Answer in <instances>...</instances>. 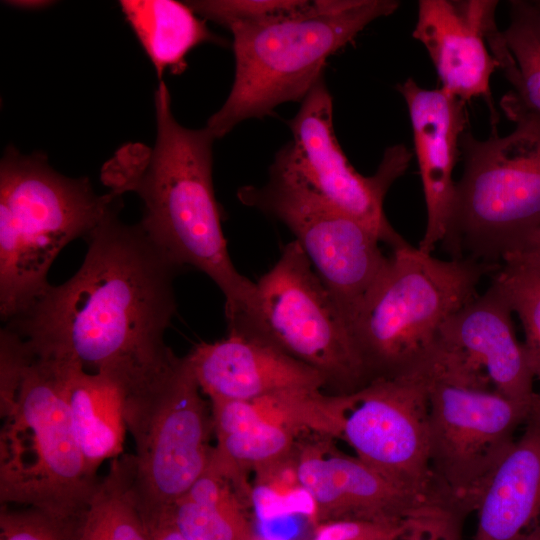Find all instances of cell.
Masks as SVG:
<instances>
[{"mask_svg": "<svg viewBox=\"0 0 540 540\" xmlns=\"http://www.w3.org/2000/svg\"><path fill=\"white\" fill-rule=\"evenodd\" d=\"M119 3L160 81L166 70L181 74L187 67L186 55L196 46L224 43L187 3L174 0H122Z\"/></svg>", "mask_w": 540, "mask_h": 540, "instance_id": "cell-21", "label": "cell"}, {"mask_svg": "<svg viewBox=\"0 0 540 540\" xmlns=\"http://www.w3.org/2000/svg\"><path fill=\"white\" fill-rule=\"evenodd\" d=\"M436 352L407 373L373 379L346 395L339 439L423 503L446 507L430 466L429 389L438 372Z\"/></svg>", "mask_w": 540, "mask_h": 540, "instance_id": "cell-12", "label": "cell"}, {"mask_svg": "<svg viewBox=\"0 0 540 540\" xmlns=\"http://www.w3.org/2000/svg\"><path fill=\"white\" fill-rule=\"evenodd\" d=\"M249 505L231 481L208 467L166 514L188 540H260Z\"/></svg>", "mask_w": 540, "mask_h": 540, "instance_id": "cell-22", "label": "cell"}, {"mask_svg": "<svg viewBox=\"0 0 540 540\" xmlns=\"http://www.w3.org/2000/svg\"><path fill=\"white\" fill-rule=\"evenodd\" d=\"M503 264H520L540 269V225L503 260Z\"/></svg>", "mask_w": 540, "mask_h": 540, "instance_id": "cell-31", "label": "cell"}, {"mask_svg": "<svg viewBox=\"0 0 540 540\" xmlns=\"http://www.w3.org/2000/svg\"><path fill=\"white\" fill-rule=\"evenodd\" d=\"M239 321L316 370L328 394H352L372 381L340 308L295 240L255 282L252 312Z\"/></svg>", "mask_w": 540, "mask_h": 540, "instance_id": "cell-9", "label": "cell"}, {"mask_svg": "<svg viewBox=\"0 0 540 540\" xmlns=\"http://www.w3.org/2000/svg\"><path fill=\"white\" fill-rule=\"evenodd\" d=\"M334 440L313 433L297 441L299 479L316 525L341 519L405 522L435 506L343 453Z\"/></svg>", "mask_w": 540, "mask_h": 540, "instance_id": "cell-14", "label": "cell"}, {"mask_svg": "<svg viewBox=\"0 0 540 540\" xmlns=\"http://www.w3.org/2000/svg\"><path fill=\"white\" fill-rule=\"evenodd\" d=\"M253 473L251 502L260 517L286 514L290 512L289 501L306 494L298 474L297 444L290 453L256 468Z\"/></svg>", "mask_w": 540, "mask_h": 540, "instance_id": "cell-26", "label": "cell"}, {"mask_svg": "<svg viewBox=\"0 0 540 540\" xmlns=\"http://www.w3.org/2000/svg\"><path fill=\"white\" fill-rule=\"evenodd\" d=\"M497 1L420 0L413 37L426 48L441 82V89L464 102L483 98L492 124L494 108L490 78L499 62L486 46L488 29L495 24Z\"/></svg>", "mask_w": 540, "mask_h": 540, "instance_id": "cell-17", "label": "cell"}, {"mask_svg": "<svg viewBox=\"0 0 540 540\" xmlns=\"http://www.w3.org/2000/svg\"><path fill=\"white\" fill-rule=\"evenodd\" d=\"M395 0H317L293 14L258 24H235L234 81L208 120L222 138L244 120L262 118L286 102L303 101L324 77L327 59L372 21L392 14Z\"/></svg>", "mask_w": 540, "mask_h": 540, "instance_id": "cell-3", "label": "cell"}, {"mask_svg": "<svg viewBox=\"0 0 540 540\" xmlns=\"http://www.w3.org/2000/svg\"><path fill=\"white\" fill-rule=\"evenodd\" d=\"M512 310L498 287L489 288L452 314L438 340L468 378L518 402L536 403L534 375L516 338Z\"/></svg>", "mask_w": 540, "mask_h": 540, "instance_id": "cell-15", "label": "cell"}, {"mask_svg": "<svg viewBox=\"0 0 540 540\" xmlns=\"http://www.w3.org/2000/svg\"><path fill=\"white\" fill-rule=\"evenodd\" d=\"M397 89L409 111L427 210L418 248L431 254L443 241L451 216L456 185L452 173L467 124L466 102L441 88H422L412 78L398 84Z\"/></svg>", "mask_w": 540, "mask_h": 540, "instance_id": "cell-18", "label": "cell"}, {"mask_svg": "<svg viewBox=\"0 0 540 540\" xmlns=\"http://www.w3.org/2000/svg\"><path fill=\"white\" fill-rule=\"evenodd\" d=\"M5 3L24 10H41L50 6L53 2L43 0H18L6 1Z\"/></svg>", "mask_w": 540, "mask_h": 540, "instance_id": "cell-33", "label": "cell"}, {"mask_svg": "<svg viewBox=\"0 0 540 540\" xmlns=\"http://www.w3.org/2000/svg\"><path fill=\"white\" fill-rule=\"evenodd\" d=\"M185 357L209 400H253L290 390L325 392L316 370L280 350L246 321L227 325L225 338L196 344Z\"/></svg>", "mask_w": 540, "mask_h": 540, "instance_id": "cell-16", "label": "cell"}, {"mask_svg": "<svg viewBox=\"0 0 540 540\" xmlns=\"http://www.w3.org/2000/svg\"><path fill=\"white\" fill-rule=\"evenodd\" d=\"M471 540H521L540 520V405L484 485Z\"/></svg>", "mask_w": 540, "mask_h": 540, "instance_id": "cell-19", "label": "cell"}, {"mask_svg": "<svg viewBox=\"0 0 540 540\" xmlns=\"http://www.w3.org/2000/svg\"><path fill=\"white\" fill-rule=\"evenodd\" d=\"M237 196L292 232L351 329L389 261L377 234L332 208L275 163L266 184L242 187Z\"/></svg>", "mask_w": 540, "mask_h": 540, "instance_id": "cell-11", "label": "cell"}, {"mask_svg": "<svg viewBox=\"0 0 540 540\" xmlns=\"http://www.w3.org/2000/svg\"><path fill=\"white\" fill-rule=\"evenodd\" d=\"M464 516L434 506L413 517L402 540H462Z\"/></svg>", "mask_w": 540, "mask_h": 540, "instance_id": "cell-30", "label": "cell"}, {"mask_svg": "<svg viewBox=\"0 0 540 540\" xmlns=\"http://www.w3.org/2000/svg\"><path fill=\"white\" fill-rule=\"evenodd\" d=\"M540 404L438 371L429 389L430 466L447 508L474 512L487 480L513 445L516 429Z\"/></svg>", "mask_w": 540, "mask_h": 540, "instance_id": "cell-10", "label": "cell"}, {"mask_svg": "<svg viewBox=\"0 0 540 540\" xmlns=\"http://www.w3.org/2000/svg\"><path fill=\"white\" fill-rule=\"evenodd\" d=\"M156 142L149 149L133 192L144 204L140 226L180 267L206 274L225 297L227 323L248 317L255 282L230 258L213 186L210 130H193L175 119L165 82L155 91Z\"/></svg>", "mask_w": 540, "mask_h": 540, "instance_id": "cell-2", "label": "cell"}, {"mask_svg": "<svg viewBox=\"0 0 540 540\" xmlns=\"http://www.w3.org/2000/svg\"><path fill=\"white\" fill-rule=\"evenodd\" d=\"M26 347L18 385L0 402V502L83 515L100 479L74 432L67 402L70 361Z\"/></svg>", "mask_w": 540, "mask_h": 540, "instance_id": "cell-4", "label": "cell"}, {"mask_svg": "<svg viewBox=\"0 0 540 540\" xmlns=\"http://www.w3.org/2000/svg\"><path fill=\"white\" fill-rule=\"evenodd\" d=\"M411 519L405 522L362 519L322 522L316 525L312 540H402Z\"/></svg>", "mask_w": 540, "mask_h": 540, "instance_id": "cell-29", "label": "cell"}, {"mask_svg": "<svg viewBox=\"0 0 540 540\" xmlns=\"http://www.w3.org/2000/svg\"><path fill=\"white\" fill-rule=\"evenodd\" d=\"M67 402L76 439L89 469L122 455L125 432L122 380L90 373L70 361Z\"/></svg>", "mask_w": 540, "mask_h": 540, "instance_id": "cell-20", "label": "cell"}, {"mask_svg": "<svg viewBox=\"0 0 540 540\" xmlns=\"http://www.w3.org/2000/svg\"><path fill=\"white\" fill-rule=\"evenodd\" d=\"M84 515H62L36 507H0V540H81Z\"/></svg>", "mask_w": 540, "mask_h": 540, "instance_id": "cell-27", "label": "cell"}, {"mask_svg": "<svg viewBox=\"0 0 540 540\" xmlns=\"http://www.w3.org/2000/svg\"><path fill=\"white\" fill-rule=\"evenodd\" d=\"M510 21L502 32L517 73L510 81L513 97L540 113V2L513 0Z\"/></svg>", "mask_w": 540, "mask_h": 540, "instance_id": "cell-24", "label": "cell"}, {"mask_svg": "<svg viewBox=\"0 0 540 540\" xmlns=\"http://www.w3.org/2000/svg\"><path fill=\"white\" fill-rule=\"evenodd\" d=\"M120 200L88 178L55 171L47 157L8 147L0 164V313L5 322L48 287L49 269L74 239L87 237Z\"/></svg>", "mask_w": 540, "mask_h": 540, "instance_id": "cell-5", "label": "cell"}, {"mask_svg": "<svg viewBox=\"0 0 540 540\" xmlns=\"http://www.w3.org/2000/svg\"><path fill=\"white\" fill-rule=\"evenodd\" d=\"M540 2V1H539Z\"/></svg>", "mask_w": 540, "mask_h": 540, "instance_id": "cell-36", "label": "cell"}, {"mask_svg": "<svg viewBox=\"0 0 540 540\" xmlns=\"http://www.w3.org/2000/svg\"><path fill=\"white\" fill-rule=\"evenodd\" d=\"M122 385L124 421L135 444V489L146 520L167 513L207 470L211 409L186 357L172 349Z\"/></svg>", "mask_w": 540, "mask_h": 540, "instance_id": "cell-8", "label": "cell"}, {"mask_svg": "<svg viewBox=\"0 0 540 540\" xmlns=\"http://www.w3.org/2000/svg\"><path fill=\"white\" fill-rule=\"evenodd\" d=\"M303 0H202L187 5L201 18L226 28L235 24H258L304 9Z\"/></svg>", "mask_w": 540, "mask_h": 540, "instance_id": "cell-28", "label": "cell"}, {"mask_svg": "<svg viewBox=\"0 0 540 540\" xmlns=\"http://www.w3.org/2000/svg\"><path fill=\"white\" fill-rule=\"evenodd\" d=\"M501 105L511 133L479 140L465 131L459 141L463 173L442 241L454 259L497 264L540 225V113L511 93Z\"/></svg>", "mask_w": 540, "mask_h": 540, "instance_id": "cell-6", "label": "cell"}, {"mask_svg": "<svg viewBox=\"0 0 540 540\" xmlns=\"http://www.w3.org/2000/svg\"><path fill=\"white\" fill-rule=\"evenodd\" d=\"M144 521L149 540H188L167 514Z\"/></svg>", "mask_w": 540, "mask_h": 540, "instance_id": "cell-32", "label": "cell"}, {"mask_svg": "<svg viewBox=\"0 0 540 540\" xmlns=\"http://www.w3.org/2000/svg\"><path fill=\"white\" fill-rule=\"evenodd\" d=\"M492 282L522 323L523 348L534 378L540 382V269L503 264Z\"/></svg>", "mask_w": 540, "mask_h": 540, "instance_id": "cell-25", "label": "cell"}, {"mask_svg": "<svg viewBox=\"0 0 540 540\" xmlns=\"http://www.w3.org/2000/svg\"><path fill=\"white\" fill-rule=\"evenodd\" d=\"M81 540H149L135 489L133 454L111 460L84 515Z\"/></svg>", "mask_w": 540, "mask_h": 540, "instance_id": "cell-23", "label": "cell"}, {"mask_svg": "<svg viewBox=\"0 0 540 540\" xmlns=\"http://www.w3.org/2000/svg\"><path fill=\"white\" fill-rule=\"evenodd\" d=\"M260 540H269V539H262V538H260Z\"/></svg>", "mask_w": 540, "mask_h": 540, "instance_id": "cell-35", "label": "cell"}, {"mask_svg": "<svg viewBox=\"0 0 540 540\" xmlns=\"http://www.w3.org/2000/svg\"><path fill=\"white\" fill-rule=\"evenodd\" d=\"M521 540H540V520L523 536Z\"/></svg>", "mask_w": 540, "mask_h": 540, "instance_id": "cell-34", "label": "cell"}, {"mask_svg": "<svg viewBox=\"0 0 540 540\" xmlns=\"http://www.w3.org/2000/svg\"><path fill=\"white\" fill-rule=\"evenodd\" d=\"M115 203L86 237L84 260L7 321L35 354L128 377L165 356L176 312L177 265L143 230L119 218Z\"/></svg>", "mask_w": 540, "mask_h": 540, "instance_id": "cell-1", "label": "cell"}, {"mask_svg": "<svg viewBox=\"0 0 540 540\" xmlns=\"http://www.w3.org/2000/svg\"><path fill=\"white\" fill-rule=\"evenodd\" d=\"M499 268L469 258L437 259L410 244L392 249L351 327L371 380L425 363L443 323L478 295L484 275Z\"/></svg>", "mask_w": 540, "mask_h": 540, "instance_id": "cell-7", "label": "cell"}, {"mask_svg": "<svg viewBox=\"0 0 540 540\" xmlns=\"http://www.w3.org/2000/svg\"><path fill=\"white\" fill-rule=\"evenodd\" d=\"M292 140L274 163L293 174L332 208L371 229L392 249L408 244L384 213V198L407 169L411 152L404 145L388 147L374 175L365 177L348 161L333 125V100L322 77L288 122Z\"/></svg>", "mask_w": 540, "mask_h": 540, "instance_id": "cell-13", "label": "cell"}]
</instances>
